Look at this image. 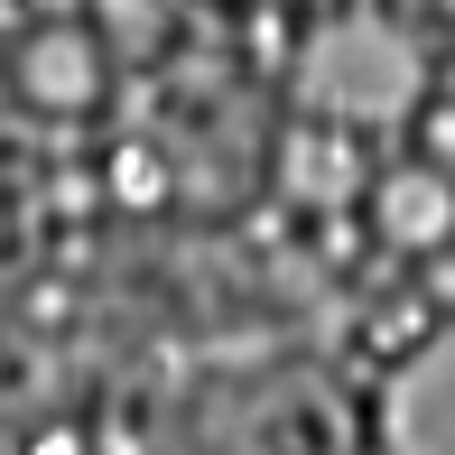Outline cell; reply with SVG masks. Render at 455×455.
Masks as SVG:
<instances>
[{"label":"cell","mask_w":455,"mask_h":455,"mask_svg":"<svg viewBox=\"0 0 455 455\" xmlns=\"http://www.w3.org/2000/svg\"><path fill=\"white\" fill-rule=\"evenodd\" d=\"M19 84H28V102H47V112H84V102L102 93L93 37H75V28L28 37V47H19Z\"/></svg>","instance_id":"6da1fadb"}]
</instances>
